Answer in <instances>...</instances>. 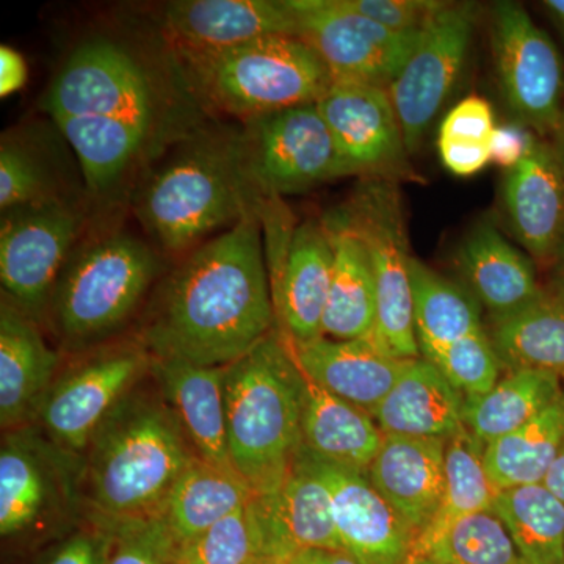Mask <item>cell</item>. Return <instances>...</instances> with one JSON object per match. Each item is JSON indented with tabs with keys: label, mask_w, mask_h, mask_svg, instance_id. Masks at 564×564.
<instances>
[{
	"label": "cell",
	"mask_w": 564,
	"mask_h": 564,
	"mask_svg": "<svg viewBox=\"0 0 564 564\" xmlns=\"http://www.w3.org/2000/svg\"><path fill=\"white\" fill-rule=\"evenodd\" d=\"M276 322L262 218L250 214L191 251L165 281L143 329L152 358L229 366Z\"/></svg>",
	"instance_id": "1"
},
{
	"label": "cell",
	"mask_w": 564,
	"mask_h": 564,
	"mask_svg": "<svg viewBox=\"0 0 564 564\" xmlns=\"http://www.w3.org/2000/svg\"><path fill=\"white\" fill-rule=\"evenodd\" d=\"M84 456V500L96 524L162 514L196 458L163 393L132 389L93 434Z\"/></svg>",
	"instance_id": "2"
},
{
	"label": "cell",
	"mask_w": 564,
	"mask_h": 564,
	"mask_svg": "<svg viewBox=\"0 0 564 564\" xmlns=\"http://www.w3.org/2000/svg\"><path fill=\"white\" fill-rule=\"evenodd\" d=\"M265 196L248 172L242 131L206 129L182 137L135 199L141 225L163 251H193L217 229L262 215Z\"/></svg>",
	"instance_id": "3"
},
{
	"label": "cell",
	"mask_w": 564,
	"mask_h": 564,
	"mask_svg": "<svg viewBox=\"0 0 564 564\" xmlns=\"http://www.w3.org/2000/svg\"><path fill=\"white\" fill-rule=\"evenodd\" d=\"M225 403L234 469L252 492L273 491L302 448L304 403V375L280 333L225 367Z\"/></svg>",
	"instance_id": "4"
},
{
	"label": "cell",
	"mask_w": 564,
	"mask_h": 564,
	"mask_svg": "<svg viewBox=\"0 0 564 564\" xmlns=\"http://www.w3.org/2000/svg\"><path fill=\"white\" fill-rule=\"evenodd\" d=\"M172 50L193 98L243 122L317 104L334 84L317 52L299 36H267L228 50Z\"/></svg>",
	"instance_id": "5"
},
{
	"label": "cell",
	"mask_w": 564,
	"mask_h": 564,
	"mask_svg": "<svg viewBox=\"0 0 564 564\" xmlns=\"http://www.w3.org/2000/svg\"><path fill=\"white\" fill-rule=\"evenodd\" d=\"M159 270L155 251L129 234L85 245L70 256L52 293L55 329L69 345L101 339L131 317Z\"/></svg>",
	"instance_id": "6"
},
{
	"label": "cell",
	"mask_w": 564,
	"mask_h": 564,
	"mask_svg": "<svg viewBox=\"0 0 564 564\" xmlns=\"http://www.w3.org/2000/svg\"><path fill=\"white\" fill-rule=\"evenodd\" d=\"M325 218L343 226L366 248L377 285V322L369 340L399 359H419L411 256L402 199L393 181L367 177L344 206Z\"/></svg>",
	"instance_id": "7"
},
{
	"label": "cell",
	"mask_w": 564,
	"mask_h": 564,
	"mask_svg": "<svg viewBox=\"0 0 564 564\" xmlns=\"http://www.w3.org/2000/svg\"><path fill=\"white\" fill-rule=\"evenodd\" d=\"M52 120L106 117L132 122L158 135L172 132L170 99L139 57L120 41L93 36L63 63L43 99Z\"/></svg>",
	"instance_id": "8"
},
{
	"label": "cell",
	"mask_w": 564,
	"mask_h": 564,
	"mask_svg": "<svg viewBox=\"0 0 564 564\" xmlns=\"http://www.w3.org/2000/svg\"><path fill=\"white\" fill-rule=\"evenodd\" d=\"M84 502V456L65 451L41 429L6 433L0 448V534L31 533L76 513Z\"/></svg>",
	"instance_id": "9"
},
{
	"label": "cell",
	"mask_w": 564,
	"mask_h": 564,
	"mask_svg": "<svg viewBox=\"0 0 564 564\" xmlns=\"http://www.w3.org/2000/svg\"><path fill=\"white\" fill-rule=\"evenodd\" d=\"M491 50L513 121L547 140L564 109V62L555 41L524 7L503 0L491 10Z\"/></svg>",
	"instance_id": "10"
},
{
	"label": "cell",
	"mask_w": 564,
	"mask_h": 564,
	"mask_svg": "<svg viewBox=\"0 0 564 564\" xmlns=\"http://www.w3.org/2000/svg\"><path fill=\"white\" fill-rule=\"evenodd\" d=\"M242 140L248 172L267 199L351 176L317 104L251 118Z\"/></svg>",
	"instance_id": "11"
},
{
	"label": "cell",
	"mask_w": 564,
	"mask_h": 564,
	"mask_svg": "<svg viewBox=\"0 0 564 564\" xmlns=\"http://www.w3.org/2000/svg\"><path fill=\"white\" fill-rule=\"evenodd\" d=\"M84 225L68 198L43 199L3 212L0 281L3 296L32 318L50 306L55 284Z\"/></svg>",
	"instance_id": "12"
},
{
	"label": "cell",
	"mask_w": 564,
	"mask_h": 564,
	"mask_svg": "<svg viewBox=\"0 0 564 564\" xmlns=\"http://www.w3.org/2000/svg\"><path fill=\"white\" fill-rule=\"evenodd\" d=\"M289 6L296 36L317 52L334 82L391 87L423 31H389L345 0H289Z\"/></svg>",
	"instance_id": "13"
},
{
	"label": "cell",
	"mask_w": 564,
	"mask_h": 564,
	"mask_svg": "<svg viewBox=\"0 0 564 564\" xmlns=\"http://www.w3.org/2000/svg\"><path fill=\"white\" fill-rule=\"evenodd\" d=\"M144 345H120L95 352L55 378L36 422L51 441L84 455L93 434L115 406L151 372Z\"/></svg>",
	"instance_id": "14"
},
{
	"label": "cell",
	"mask_w": 564,
	"mask_h": 564,
	"mask_svg": "<svg viewBox=\"0 0 564 564\" xmlns=\"http://www.w3.org/2000/svg\"><path fill=\"white\" fill-rule=\"evenodd\" d=\"M474 3H447L423 28L417 46L388 88L402 126L408 152L423 137L451 98L470 50Z\"/></svg>",
	"instance_id": "15"
},
{
	"label": "cell",
	"mask_w": 564,
	"mask_h": 564,
	"mask_svg": "<svg viewBox=\"0 0 564 564\" xmlns=\"http://www.w3.org/2000/svg\"><path fill=\"white\" fill-rule=\"evenodd\" d=\"M317 109L351 174L393 181L406 172L410 152L388 88L334 82Z\"/></svg>",
	"instance_id": "16"
},
{
	"label": "cell",
	"mask_w": 564,
	"mask_h": 564,
	"mask_svg": "<svg viewBox=\"0 0 564 564\" xmlns=\"http://www.w3.org/2000/svg\"><path fill=\"white\" fill-rule=\"evenodd\" d=\"M296 459L328 489L344 551L359 564H406L415 544L413 530L375 489L367 474L323 463L302 451Z\"/></svg>",
	"instance_id": "17"
},
{
	"label": "cell",
	"mask_w": 564,
	"mask_h": 564,
	"mask_svg": "<svg viewBox=\"0 0 564 564\" xmlns=\"http://www.w3.org/2000/svg\"><path fill=\"white\" fill-rule=\"evenodd\" d=\"M245 511L259 556L292 560L310 549H343L328 489L299 459L276 489L254 494Z\"/></svg>",
	"instance_id": "18"
},
{
	"label": "cell",
	"mask_w": 564,
	"mask_h": 564,
	"mask_svg": "<svg viewBox=\"0 0 564 564\" xmlns=\"http://www.w3.org/2000/svg\"><path fill=\"white\" fill-rule=\"evenodd\" d=\"M502 212L508 231L532 261L564 262V174L547 140L505 173Z\"/></svg>",
	"instance_id": "19"
},
{
	"label": "cell",
	"mask_w": 564,
	"mask_h": 564,
	"mask_svg": "<svg viewBox=\"0 0 564 564\" xmlns=\"http://www.w3.org/2000/svg\"><path fill=\"white\" fill-rule=\"evenodd\" d=\"M270 265L281 336L291 343H306L322 336L334 265L332 239L323 221L311 218L296 226L281 251V259Z\"/></svg>",
	"instance_id": "20"
},
{
	"label": "cell",
	"mask_w": 564,
	"mask_h": 564,
	"mask_svg": "<svg viewBox=\"0 0 564 564\" xmlns=\"http://www.w3.org/2000/svg\"><path fill=\"white\" fill-rule=\"evenodd\" d=\"M172 47L228 50L267 36H296L289 0H176L163 9Z\"/></svg>",
	"instance_id": "21"
},
{
	"label": "cell",
	"mask_w": 564,
	"mask_h": 564,
	"mask_svg": "<svg viewBox=\"0 0 564 564\" xmlns=\"http://www.w3.org/2000/svg\"><path fill=\"white\" fill-rule=\"evenodd\" d=\"M284 340L307 380L370 414L413 361L395 358L369 339Z\"/></svg>",
	"instance_id": "22"
},
{
	"label": "cell",
	"mask_w": 564,
	"mask_h": 564,
	"mask_svg": "<svg viewBox=\"0 0 564 564\" xmlns=\"http://www.w3.org/2000/svg\"><path fill=\"white\" fill-rule=\"evenodd\" d=\"M443 437L384 436L370 464V484L413 530L415 541L443 502L445 488Z\"/></svg>",
	"instance_id": "23"
},
{
	"label": "cell",
	"mask_w": 564,
	"mask_h": 564,
	"mask_svg": "<svg viewBox=\"0 0 564 564\" xmlns=\"http://www.w3.org/2000/svg\"><path fill=\"white\" fill-rule=\"evenodd\" d=\"M58 352L44 340L35 318L7 296L0 306V422L2 429L28 426L55 381Z\"/></svg>",
	"instance_id": "24"
},
{
	"label": "cell",
	"mask_w": 564,
	"mask_h": 564,
	"mask_svg": "<svg viewBox=\"0 0 564 564\" xmlns=\"http://www.w3.org/2000/svg\"><path fill=\"white\" fill-rule=\"evenodd\" d=\"M459 272L492 318L524 310L547 295L529 254L511 243L494 223H477L456 254Z\"/></svg>",
	"instance_id": "25"
},
{
	"label": "cell",
	"mask_w": 564,
	"mask_h": 564,
	"mask_svg": "<svg viewBox=\"0 0 564 564\" xmlns=\"http://www.w3.org/2000/svg\"><path fill=\"white\" fill-rule=\"evenodd\" d=\"M225 367L152 358L151 372L180 417L196 455L226 473L237 474L229 454L226 425Z\"/></svg>",
	"instance_id": "26"
},
{
	"label": "cell",
	"mask_w": 564,
	"mask_h": 564,
	"mask_svg": "<svg viewBox=\"0 0 564 564\" xmlns=\"http://www.w3.org/2000/svg\"><path fill=\"white\" fill-rule=\"evenodd\" d=\"M464 395L437 367L413 359L388 395L375 408L384 436L448 437L464 425Z\"/></svg>",
	"instance_id": "27"
},
{
	"label": "cell",
	"mask_w": 564,
	"mask_h": 564,
	"mask_svg": "<svg viewBox=\"0 0 564 564\" xmlns=\"http://www.w3.org/2000/svg\"><path fill=\"white\" fill-rule=\"evenodd\" d=\"M383 440L384 434L369 411L345 402L304 377L303 454L367 474Z\"/></svg>",
	"instance_id": "28"
},
{
	"label": "cell",
	"mask_w": 564,
	"mask_h": 564,
	"mask_svg": "<svg viewBox=\"0 0 564 564\" xmlns=\"http://www.w3.org/2000/svg\"><path fill=\"white\" fill-rule=\"evenodd\" d=\"M332 239L334 265L322 336L336 340L370 339L377 322L372 263L358 237L323 218Z\"/></svg>",
	"instance_id": "29"
},
{
	"label": "cell",
	"mask_w": 564,
	"mask_h": 564,
	"mask_svg": "<svg viewBox=\"0 0 564 564\" xmlns=\"http://www.w3.org/2000/svg\"><path fill=\"white\" fill-rule=\"evenodd\" d=\"M58 129L79 159L85 185L93 195H107L117 188L143 158L155 133L106 117L55 118Z\"/></svg>",
	"instance_id": "30"
},
{
	"label": "cell",
	"mask_w": 564,
	"mask_h": 564,
	"mask_svg": "<svg viewBox=\"0 0 564 564\" xmlns=\"http://www.w3.org/2000/svg\"><path fill=\"white\" fill-rule=\"evenodd\" d=\"M254 496L237 474L196 456L174 484L162 516L181 544L243 510Z\"/></svg>",
	"instance_id": "31"
},
{
	"label": "cell",
	"mask_w": 564,
	"mask_h": 564,
	"mask_svg": "<svg viewBox=\"0 0 564 564\" xmlns=\"http://www.w3.org/2000/svg\"><path fill=\"white\" fill-rule=\"evenodd\" d=\"M410 273L421 358L429 361L464 337L485 332L481 306L473 293L415 258L411 259Z\"/></svg>",
	"instance_id": "32"
},
{
	"label": "cell",
	"mask_w": 564,
	"mask_h": 564,
	"mask_svg": "<svg viewBox=\"0 0 564 564\" xmlns=\"http://www.w3.org/2000/svg\"><path fill=\"white\" fill-rule=\"evenodd\" d=\"M564 451V391L516 432L485 447V466L499 491L543 484Z\"/></svg>",
	"instance_id": "33"
},
{
	"label": "cell",
	"mask_w": 564,
	"mask_h": 564,
	"mask_svg": "<svg viewBox=\"0 0 564 564\" xmlns=\"http://www.w3.org/2000/svg\"><path fill=\"white\" fill-rule=\"evenodd\" d=\"M488 334L508 370H538L564 380V304L554 295L492 318Z\"/></svg>",
	"instance_id": "34"
},
{
	"label": "cell",
	"mask_w": 564,
	"mask_h": 564,
	"mask_svg": "<svg viewBox=\"0 0 564 564\" xmlns=\"http://www.w3.org/2000/svg\"><path fill=\"white\" fill-rule=\"evenodd\" d=\"M562 378L538 370H510L492 389L466 399L463 423L484 447L521 429L564 391Z\"/></svg>",
	"instance_id": "35"
},
{
	"label": "cell",
	"mask_w": 564,
	"mask_h": 564,
	"mask_svg": "<svg viewBox=\"0 0 564 564\" xmlns=\"http://www.w3.org/2000/svg\"><path fill=\"white\" fill-rule=\"evenodd\" d=\"M485 447L462 426L445 445V488L443 502L432 524L415 541L410 558H417L434 540L459 519L491 511L499 489L485 466Z\"/></svg>",
	"instance_id": "36"
},
{
	"label": "cell",
	"mask_w": 564,
	"mask_h": 564,
	"mask_svg": "<svg viewBox=\"0 0 564 564\" xmlns=\"http://www.w3.org/2000/svg\"><path fill=\"white\" fill-rule=\"evenodd\" d=\"M494 513L507 527L521 564H564V502L543 484L503 489Z\"/></svg>",
	"instance_id": "37"
},
{
	"label": "cell",
	"mask_w": 564,
	"mask_h": 564,
	"mask_svg": "<svg viewBox=\"0 0 564 564\" xmlns=\"http://www.w3.org/2000/svg\"><path fill=\"white\" fill-rule=\"evenodd\" d=\"M421 556L436 564H521L507 527L492 510L459 519Z\"/></svg>",
	"instance_id": "38"
},
{
	"label": "cell",
	"mask_w": 564,
	"mask_h": 564,
	"mask_svg": "<svg viewBox=\"0 0 564 564\" xmlns=\"http://www.w3.org/2000/svg\"><path fill=\"white\" fill-rule=\"evenodd\" d=\"M98 525L101 564H181V543L162 514Z\"/></svg>",
	"instance_id": "39"
},
{
	"label": "cell",
	"mask_w": 564,
	"mask_h": 564,
	"mask_svg": "<svg viewBox=\"0 0 564 564\" xmlns=\"http://www.w3.org/2000/svg\"><path fill=\"white\" fill-rule=\"evenodd\" d=\"M464 399L484 395L500 380V359L488 332L473 334L429 359Z\"/></svg>",
	"instance_id": "40"
},
{
	"label": "cell",
	"mask_w": 564,
	"mask_h": 564,
	"mask_svg": "<svg viewBox=\"0 0 564 564\" xmlns=\"http://www.w3.org/2000/svg\"><path fill=\"white\" fill-rule=\"evenodd\" d=\"M50 174L36 152L20 140L3 137L0 147V207L2 212L25 204L57 198Z\"/></svg>",
	"instance_id": "41"
},
{
	"label": "cell",
	"mask_w": 564,
	"mask_h": 564,
	"mask_svg": "<svg viewBox=\"0 0 564 564\" xmlns=\"http://www.w3.org/2000/svg\"><path fill=\"white\" fill-rule=\"evenodd\" d=\"M259 556L247 511L223 519L188 543L181 544V564H248Z\"/></svg>",
	"instance_id": "42"
},
{
	"label": "cell",
	"mask_w": 564,
	"mask_h": 564,
	"mask_svg": "<svg viewBox=\"0 0 564 564\" xmlns=\"http://www.w3.org/2000/svg\"><path fill=\"white\" fill-rule=\"evenodd\" d=\"M496 128L491 104L480 96H467L441 122L437 141L481 147L491 143Z\"/></svg>",
	"instance_id": "43"
},
{
	"label": "cell",
	"mask_w": 564,
	"mask_h": 564,
	"mask_svg": "<svg viewBox=\"0 0 564 564\" xmlns=\"http://www.w3.org/2000/svg\"><path fill=\"white\" fill-rule=\"evenodd\" d=\"M351 10L393 32H421L445 2L437 0H345Z\"/></svg>",
	"instance_id": "44"
},
{
	"label": "cell",
	"mask_w": 564,
	"mask_h": 564,
	"mask_svg": "<svg viewBox=\"0 0 564 564\" xmlns=\"http://www.w3.org/2000/svg\"><path fill=\"white\" fill-rule=\"evenodd\" d=\"M536 133L519 122L497 126L491 137V162L510 172L529 154L530 148L536 141Z\"/></svg>",
	"instance_id": "45"
},
{
	"label": "cell",
	"mask_w": 564,
	"mask_h": 564,
	"mask_svg": "<svg viewBox=\"0 0 564 564\" xmlns=\"http://www.w3.org/2000/svg\"><path fill=\"white\" fill-rule=\"evenodd\" d=\"M441 161L445 169L455 176L469 177L485 170L491 163V147H463V144L443 143L437 141Z\"/></svg>",
	"instance_id": "46"
},
{
	"label": "cell",
	"mask_w": 564,
	"mask_h": 564,
	"mask_svg": "<svg viewBox=\"0 0 564 564\" xmlns=\"http://www.w3.org/2000/svg\"><path fill=\"white\" fill-rule=\"evenodd\" d=\"M102 533H77L55 549L46 564H101Z\"/></svg>",
	"instance_id": "47"
},
{
	"label": "cell",
	"mask_w": 564,
	"mask_h": 564,
	"mask_svg": "<svg viewBox=\"0 0 564 564\" xmlns=\"http://www.w3.org/2000/svg\"><path fill=\"white\" fill-rule=\"evenodd\" d=\"M28 65L20 52L3 44L0 47V95L9 96L21 90L28 80Z\"/></svg>",
	"instance_id": "48"
},
{
	"label": "cell",
	"mask_w": 564,
	"mask_h": 564,
	"mask_svg": "<svg viewBox=\"0 0 564 564\" xmlns=\"http://www.w3.org/2000/svg\"><path fill=\"white\" fill-rule=\"evenodd\" d=\"M292 564H359L344 549H310L291 560Z\"/></svg>",
	"instance_id": "49"
},
{
	"label": "cell",
	"mask_w": 564,
	"mask_h": 564,
	"mask_svg": "<svg viewBox=\"0 0 564 564\" xmlns=\"http://www.w3.org/2000/svg\"><path fill=\"white\" fill-rule=\"evenodd\" d=\"M543 485L564 502V451L552 464L551 470L545 475Z\"/></svg>",
	"instance_id": "50"
},
{
	"label": "cell",
	"mask_w": 564,
	"mask_h": 564,
	"mask_svg": "<svg viewBox=\"0 0 564 564\" xmlns=\"http://www.w3.org/2000/svg\"><path fill=\"white\" fill-rule=\"evenodd\" d=\"M551 143L552 151H554L556 162H558L560 169L564 174V109L562 118H560L558 124H556L555 131L547 139Z\"/></svg>",
	"instance_id": "51"
},
{
	"label": "cell",
	"mask_w": 564,
	"mask_h": 564,
	"mask_svg": "<svg viewBox=\"0 0 564 564\" xmlns=\"http://www.w3.org/2000/svg\"><path fill=\"white\" fill-rule=\"evenodd\" d=\"M543 9L564 40V0H544Z\"/></svg>",
	"instance_id": "52"
},
{
	"label": "cell",
	"mask_w": 564,
	"mask_h": 564,
	"mask_svg": "<svg viewBox=\"0 0 564 564\" xmlns=\"http://www.w3.org/2000/svg\"><path fill=\"white\" fill-rule=\"evenodd\" d=\"M248 564H292L291 560L276 558V556H256Z\"/></svg>",
	"instance_id": "53"
},
{
	"label": "cell",
	"mask_w": 564,
	"mask_h": 564,
	"mask_svg": "<svg viewBox=\"0 0 564 564\" xmlns=\"http://www.w3.org/2000/svg\"><path fill=\"white\" fill-rule=\"evenodd\" d=\"M555 299L558 300L560 303L564 304V272L562 276L558 278L555 282Z\"/></svg>",
	"instance_id": "54"
},
{
	"label": "cell",
	"mask_w": 564,
	"mask_h": 564,
	"mask_svg": "<svg viewBox=\"0 0 564 564\" xmlns=\"http://www.w3.org/2000/svg\"><path fill=\"white\" fill-rule=\"evenodd\" d=\"M406 564H436L432 562V560L426 558V556H417V558L408 560Z\"/></svg>",
	"instance_id": "55"
}]
</instances>
